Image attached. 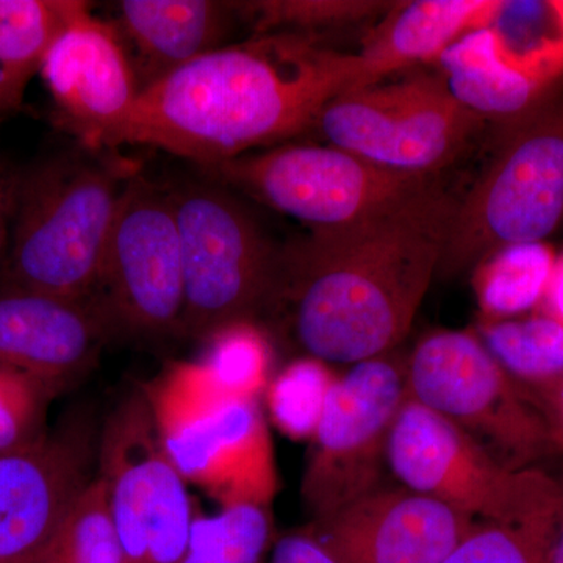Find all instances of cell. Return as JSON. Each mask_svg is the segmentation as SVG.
<instances>
[{"mask_svg":"<svg viewBox=\"0 0 563 563\" xmlns=\"http://www.w3.org/2000/svg\"><path fill=\"white\" fill-rule=\"evenodd\" d=\"M459 199L442 184L280 247L263 317L302 358L355 365L406 339L442 263Z\"/></svg>","mask_w":563,"mask_h":563,"instance_id":"1","label":"cell"},{"mask_svg":"<svg viewBox=\"0 0 563 563\" xmlns=\"http://www.w3.org/2000/svg\"><path fill=\"white\" fill-rule=\"evenodd\" d=\"M91 302L110 328L181 335L184 268L172 199L140 174L122 191Z\"/></svg>","mask_w":563,"mask_h":563,"instance_id":"13","label":"cell"},{"mask_svg":"<svg viewBox=\"0 0 563 563\" xmlns=\"http://www.w3.org/2000/svg\"><path fill=\"white\" fill-rule=\"evenodd\" d=\"M335 377L324 363L299 358L284 369L269 387V409L282 431L295 439H310L320 421Z\"/></svg>","mask_w":563,"mask_h":563,"instance_id":"29","label":"cell"},{"mask_svg":"<svg viewBox=\"0 0 563 563\" xmlns=\"http://www.w3.org/2000/svg\"><path fill=\"white\" fill-rule=\"evenodd\" d=\"M490 162L459 199L439 272L474 269L504 247L540 243L563 222V92L503 124Z\"/></svg>","mask_w":563,"mask_h":563,"instance_id":"5","label":"cell"},{"mask_svg":"<svg viewBox=\"0 0 563 563\" xmlns=\"http://www.w3.org/2000/svg\"><path fill=\"white\" fill-rule=\"evenodd\" d=\"M477 336L515 383L533 384L563 374V320L547 312L481 321Z\"/></svg>","mask_w":563,"mask_h":563,"instance_id":"24","label":"cell"},{"mask_svg":"<svg viewBox=\"0 0 563 563\" xmlns=\"http://www.w3.org/2000/svg\"><path fill=\"white\" fill-rule=\"evenodd\" d=\"M240 13L254 22L255 35L301 33L313 35L318 29L336 27L373 18L393 3L350 2V0H268L236 3Z\"/></svg>","mask_w":563,"mask_h":563,"instance_id":"27","label":"cell"},{"mask_svg":"<svg viewBox=\"0 0 563 563\" xmlns=\"http://www.w3.org/2000/svg\"><path fill=\"white\" fill-rule=\"evenodd\" d=\"M561 507H559L558 520H555L553 539H551L550 548H548V553L547 558H544V563H563V479H561Z\"/></svg>","mask_w":563,"mask_h":563,"instance_id":"36","label":"cell"},{"mask_svg":"<svg viewBox=\"0 0 563 563\" xmlns=\"http://www.w3.org/2000/svg\"><path fill=\"white\" fill-rule=\"evenodd\" d=\"M276 540L269 506L235 504L210 517L196 512L181 563H263Z\"/></svg>","mask_w":563,"mask_h":563,"instance_id":"25","label":"cell"},{"mask_svg":"<svg viewBox=\"0 0 563 563\" xmlns=\"http://www.w3.org/2000/svg\"><path fill=\"white\" fill-rule=\"evenodd\" d=\"M98 461L125 563H181L196 510L143 388L121 399L103 422Z\"/></svg>","mask_w":563,"mask_h":563,"instance_id":"12","label":"cell"},{"mask_svg":"<svg viewBox=\"0 0 563 563\" xmlns=\"http://www.w3.org/2000/svg\"><path fill=\"white\" fill-rule=\"evenodd\" d=\"M166 454L221 507L269 506L276 459L257 398L225 387L203 361L174 362L143 385Z\"/></svg>","mask_w":563,"mask_h":563,"instance_id":"4","label":"cell"},{"mask_svg":"<svg viewBox=\"0 0 563 563\" xmlns=\"http://www.w3.org/2000/svg\"><path fill=\"white\" fill-rule=\"evenodd\" d=\"M407 358L391 351L355 363L325 398L303 470L310 520L385 485L393 424L407 399Z\"/></svg>","mask_w":563,"mask_h":563,"instance_id":"11","label":"cell"},{"mask_svg":"<svg viewBox=\"0 0 563 563\" xmlns=\"http://www.w3.org/2000/svg\"><path fill=\"white\" fill-rule=\"evenodd\" d=\"M498 0H418L393 7L363 44L374 79L435 62L465 33L487 27Z\"/></svg>","mask_w":563,"mask_h":563,"instance_id":"19","label":"cell"},{"mask_svg":"<svg viewBox=\"0 0 563 563\" xmlns=\"http://www.w3.org/2000/svg\"><path fill=\"white\" fill-rule=\"evenodd\" d=\"M388 470L404 487L487 523H528L561 507V479L509 468L409 396L393 424Z\"/></svg>","mask_w":563,"mask_h":563,"instance_id":"7","label":"cell"},{"mask_svg":"<svg viewBox=\"0 0 563 563\" xmlns=\"http://www.w3.org/2000/svg\"><path fill=\"white\" fill-rule=\"evenodd\" d=\"M542 312L554 314L563 320V255L555 262L553 279L544 296Z\"/></svg>","mask_w":563,"mask_h":563,"instance_id":"35","label":"cell"},{"mask_svg":"<svg viewBox=\"0 0 563 563\" xmlns=\"http://www.w3.org/2000/svg\"><path fill=\"white\" fill-rule=\"evenodd\" d=\"M40 73L62 124L91 151L110 146L140 95L135 70L113 22L99 20L79 0Z\"/></svg>","mask_w":563,"mask_h":563,"instance_id":"15","label":"cell"},{"mask_svg":"<svg viewBox=\"0 0 563 563\" xmlns=\"http://www.w3.org/2000/svg\"><path fill=\"white\" fill-rule=\"evenodd\" d=\"M268 563H342L309 529H296L277 537Z\"/></svg>","mask_w":563,"mask_h":563,"instance_id":"33","label":"cell"},{"mask_svg":"<svg viewBox=\"0 0 563 563\" xmlns=\"http://www.w3.org/2000/svg\"><path fill=\"white\" fill-rule=\"evenodd\" d=\"M14 179L0 166V258L9 250L11 217H13Z\"/></svg>","mask_w":563,"mask_h":563,"instance_id":"34","label":"cell"},{"mask_svg":"<svg viewBox=\"0 0 563 563\" xmlns=\"http://www.w3.org/2000/svg\"><path fill=\"white\" fill-rule=\"evenodd\" d=\"M76 0H0V113L20 109Z\"/></svg>","mask_w":563,"mask_h":563,"instance_id":"21","label":"cell"},{"mask_svg":"<svg viewBox=\"0 0 563 563\" xmlns=\"http://www.w3.org/2000/svg\"><path fill=\"white\" fill-rule=\"evenodd\" d=\"M57 395L27 374L0 365V454L44 435L47 404Z\"/></svg>","mask_w":563,"mask_h":563,"instance_id":"31","label":"cell"},{"mask_svg":"<svg viewBox=\"0 0 563 563\" xmlns=\"http://www.w3.org/2000/svg\"><path fill=\"white\" fill-rule=\"evenodd\" d=\"M514 68L555 85L563 77V22L555 0L499 2L487 25Z\"/></svg>","mask_w":563,"mask_h":563,"instance_id":"23","label":"cell"},{"mask_svg":"<svg viewBox=\"0 0 563 563\" xmlns=\"http://www.w3.org/2000/svg\"><path fill=\"white\" fill-rule=\"evenodd\" d=\"M168 195L184 268L181 335L206 340L228 325L262 318L280 250L220 181H187Z\"/></svg>","mask_w":563,"mask_h":563,"instance_id":"6","label":"cell"},{"mask_svg":"<svg viewBox=\"0 0 563 563\" xmlns=\"http://www.w3.org/2000/svg\"><path fill=\"white\" fill-rule=\"evenodd\" d=\"M88 422L0 454V563H43L70 507L91 483Z\"/></svg>","mask_w":563,"mask_h":563,"instance_id":"14","label":"cell"},{"mask_svg":"<svg viewBox=\"0 0 563 563\" xmlns=\"http://www.w3.org/2000/svg\"><path fill=\"white\" fill-rule=\"evenodd\" d=\"M236 14L235 2L122 0L113 25L143 91L181 66L225 46Z\"/></svg>","mask_w":563,"mask_h":563,"instance_id":"18","label":"cell"},{"mask_svg":"<svg viewBox=\"0 0 563 563\" xmlns=\"http://www.w3.org/2000/svg\"><path fill=\"white\" fill-rule=\"evenodd\" d=\"M207 365L225 387L257 398L268 374V344L254 322H236L211 333Z\"/></svg>","mask_w":563,"mask_h":563,"instance_id":"30","label":"cell"},{"mask_svg":"<svg viewBox=\"0 0 563 563\" xmlns=\"http://www.w3.org/2000/svg\"><path fill=\"white\" fill-rule=\"evenodd\" d=\"M479 523L431 496L385 484L306 528L342 563H442Z\"/></svg>","mask_w":563,"mask_h":563,"instance_id":"16","label":"cell"},{"mask_svg":"<svg viewBox=\"0 0 563 563\" xmlns=\"http://www.w3.org/2000/svg\"><path fill=\"white\" fill-rule=\"evenodd\" d=\"M109 329L91 301L0 288V365L57 395L91 368Z\"/></svg>","mask_w":563,"mask_h":563,"instance_id":"17","label":"cell"},{"mask_svg":"<svg viewBox=\"0 0 563 563\" xmlns=\"http://www.w3.org/2000/svg\"><path fill=\"white\" fill-rule=\"evenodd\" d=\"M133 174L125 163L63 152L18 176L0 288L91 301Z\"/></svg>","mask_w":563,"mask_h":563,"instance_id":"3","label":"cell"},{"mask_svg":"<svg viewBox=\"0 0 563 563\" xmlns=\"http://www.w3.org/2000/svg\"><path fill=\"white\" fill-rule=\"evenodd\" d=\"M202 169L310 229L342 228L440 184V176L393 172L331 144H284Z\"/></svg>","mask_w":563,"mask_h":563,"instance_id":"10","label":"cell"},{"mask_svg":"<svg viewBox=\"0 0 563 563\" xmlns=\"http://www.w3.org/2000/svg\"><path fill=\"white\" fill-rule=\"evenodd\" d=\"M515 384L529 406L542 418L555 453L563 454V374L543 383Z\"/></svg>","mask_w":563,"mask_h":563,"instance_id":"32","label":"cell"},{"mask_svg":"<svg viewBox=\"0 0 563 563\" xmlns=\"http://www.w3.org/2000/svg\"><path fill=\"white\" fill-rule=\"evenodd\" d=\"M43 563H125L106 487L98 476L70 507Z\"/></svg>","mask_w":563,"mask_h":563,"instance_id":"26","label":"cell"},{"mask_svg":"<svg viewBox=\"0 0 563 563\" xmlns=\"http://www.w3.org/2000/svg\"><path fill=\"white\" fill-rule=\"evenodd\" d=\"M435 62L455 101L499 125L525 117L558 88L504 60L488 27L465 33Z\"/></svg>","mask_w":563,"mask_h":563,"instance_id":"20","label":"cell"},{"mask_svg":"<svg viewBox=\"0 0 563 563\" xmlns=\"http://www.w3.org/2000/svg\"><path fill=\"white\" fill-rule=\"evenodd\" d=\"M407 396L512 470L555 453L542 418L477 333L435 331L407 357Z\"/></svg>","mask_w":563,"mask_h":563,"instance_id":"8","label":"cell"},{"mask_svg":"<svg viewBox=\"0 0 563 563\" xmlns=\"http://www.w3.org/2000/svg\"><path fill=\"white\" fill-rule=\"evenodd\" d=\"M376 81L361 54L317 36L255 35L140 91L110 146L143 144L209 168L310 131L333 98Z\"/></svg>","mask_w":563,"mask_h":563,"instance_id":"2","label":"cell"},{"mask_svg":"<svg viewBox=\"0 0 563 563\" xmlns=\"http://www.w3.org/2000/svg\"><path fill=\"white\" fill-rule=\"evenodd\" d=\"M555 520L558 514L518 525L481 521L442 563H544Z\"/></svg>","mask_w":563,"mask_h":563,"instance_id":"28","label":"cell"},{"mask_svg":"<svg viewBox=\"0 0 563 563\" xmlns=\"http://www.w3.org/2000/svg\"><path fill=\"white\" fill-rule=\"evenodd\" d=\"M558 255L550 244L504 247L474 268L473 285L483 320L525 317L542 307Z\"/></svg>","mask_w":563,"mask_h":563,"instance_id":"22","label":"cell"},{"mask_svg":"<svg viewBox=\"0 0 563 563\" xmlns=\"http://www.w3.org/2000/svg\"><path fill=\"white\" fill-rule=\"evenodd\" d=\"M487 124L444 88L417 74L351 88L333 98L313 129L331 146L398 173L440 176Z\"/></svg>","mask_w":563,"mask_h":563,"instance_id":"9","label":"cell"},{"mask_svg":"<svg viewBox=\"0 0 563 563\" xmlns=\"http://www.w3.org/2000/svg\"><path fill=\"white\" fill-rule=\"evenodd\" d=\"M555 7H558L559 14H561L563 22V0H555Z\"/></svg>","mask_w":563,"mask_h":563,"instance_id":"37","label":"cell"}]
</instances>
